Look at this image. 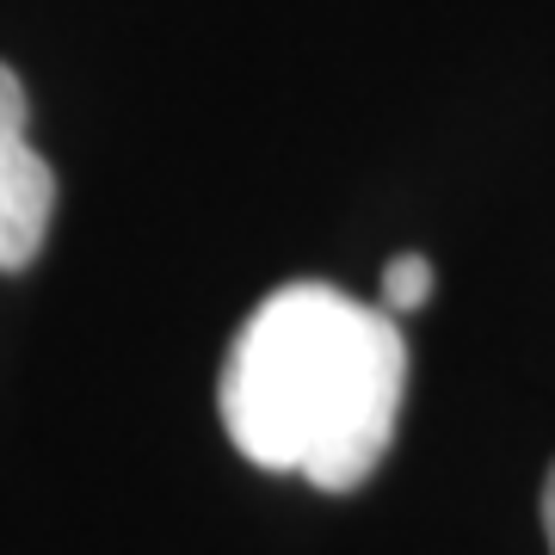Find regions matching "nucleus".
Returning <instances> with one entry per match:
<instances>
[{
	"label": "nucleus",
	"instance_id": "1",
	"mask_svg": "<svg viewBox=\"0 0 555 555\" xmlns=\"http://www.w3.org/2000/svg\"><path fill=\"white\" fill-rule=\"evenodd\" d=\"M408 339L396 309L334 284H278L241 321L222 364V433L247 463L352 494L396 444Z\"/></svg>",
	"mask_w": 555,
	"mask_h": 555
},
{
	"label": "nucleus",
	"instance_id": "2",
	"mask_svg": "<svg viewBox=\"0 0 555 555\" xmlns=\"http://www.w3.org/2000/svg\"><path fill=\"white\" fill-rule=\"evenodd\" d=\"M56 173L25 130V87L0 62V272H25L50 241Z\"/></svg>",
	"mask_w": 555,
	"mask_h": 555
},
{
	"label": "nucleus",
	"instance_id": "4",
	"mask_svg": "<svg viewBox=\"0 0 555 555\" xmlns=\"http://www.w3.org/2000/svg\"><path fill=\"white\" fill-rule=\"evenodd\" d=\"M543 531H550V550H555V469L543 481Z\"/></svg>",
	"mask_w": 555,
	"mask_h": 555
},
{
	"label": "nucleus",
	"instance_id": "3",
	"mask_svg": "<svg viewBox=\"0 0 555 555\" xmlns=\"http://www.w3.org/2000/svg\"><path fill=\"white\" fill-rule=\"evenodd\" d=\"M433 259L426 254H401V259H389V266H383V309H420V302L433 297Z\"/></svg>",
	"mask_w": 555,
	"mask_h": 555
}]
</instances>
